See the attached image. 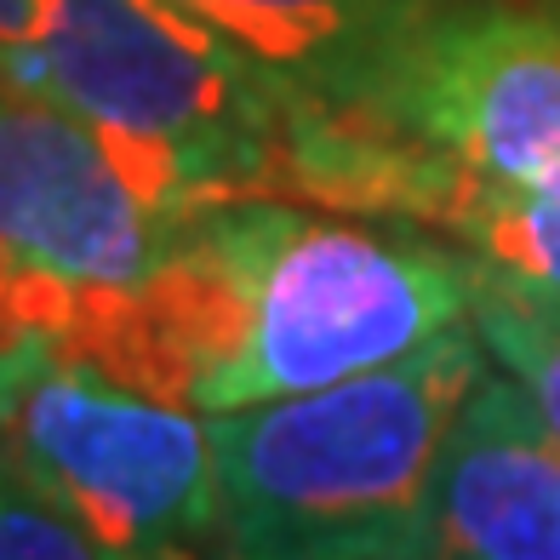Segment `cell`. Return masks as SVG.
I'll list each match as a JSON object with an SVG mask.
<instances>
[{"label": "cell", "instance_id": "cell-9", "mask_svg": "<svg viewBox=\"0 0 560 560\" xmlns=\"http://www.w3.org/2000/svg\"><path fill=\"white\" fill-rule=\"evenodd\" d=\"M469 326L487 343V361L515 377L560 435V292L480 269Z\"/></svg>", "mask_w": 560, "mask_h": 560}, {"label": "cell", "instance_id": "cell-4", "mask_svg": "<svg viewBox=\"0 0 560 560\" xmlns=\"http://www.w3.org/2000/svg\"><path fill=\"white\" fill-rule=\"evenodd\" d=\"M0 457L104 560H212V418L63 349L35 377Z\"/></svg>", "mask_w": 560, "mask_h": 560}, {"label": "cell", "instance_id": "cell-2", "mask_svg": "<svg viewBox=\"0 0 560 560\" xmlns=\"http://www.w3.org/2000/svg\"><path fill=\"white\" fill-rule=\"evenodd\" d=\"M475 326L310 395L212 418V560H435V475L469 389Z\"/></svg>", "mask_w": 560, "mask_h": 560}, {"label": "cell", "instance_id": "cell-10", "mask_svg": "<svg viewBox=\"0 0 560 560\" xmlns=\"http://www.w3.org/2000/svg\"><path fill=\"white\" fill-rule=\"evenodd\" d=\"M74 326V292L0 246V429L12 423L35 377L63 354Z\"/></svg>", "mask_w": 560, "mask_h": 560}, {"label": "cell", "instance_id": "cell-3", "mask_svg": "<svg viewBox=\"0 0 560 560\" xmlns=\"http://www.w3.org/2000/svg\"><path fill=\"white\" fill-rule=\"evenodd\" d=\"M0 74L81 115L172 212L280 195L310 97L177 0H52Z\"/></svg>", "mask_w": 560, "mask_h": 560}, {"label": "cell", "instance_id": "cell-7", "mask_svg": "<svg viewBox=\"0 0 560 560\" xmlns=\"http://www.w3.org/2000/svg\"><path fill=\"white\" fill-rule=\"evenodd\" d=\"M435 560H560V435L498 366L441 452Z\"/></svg>", "mask_w": 560, "mask_h": 560}, {"label": "cell", "instance_id": "cell-11", "mask_svg": "<svg viewBox=\"0 0 560 560\" xmlns=\"http://www.w3.org/2000/svg\"><path fill=\"white\" fill-rule=\"evenodd\" d=\"M0 560H104L52 503H40L0 457Z\"/></svg>", "mask_w": 560, "mask_h": 560}, {"label": "cell", "instance_id": "cell-1", "mask_svg": "<svg viewBox=\"0 0 560 560\" xmlns=\"http://www.w3.org/2000/svg\"><path fill=\"white\" fill-rule=\"evenodd\" d=\"M480 264L418 223L292 195H235L184 218L126 292L74 298L69 343L195 412L310 395L464 326Z\"/></svg>", "mask_w": 560, "mask_h": 560}, {"label": "cell", "instance_id": "cell-5", "mask_svg": "<svg viewBox=\"0 0 560 560\" xmlns=\"http://www.w3.org/2000/svg\"><path fill=\"white\" fill-rule=\"evenodd\" d=\"M332 120L475 184L560 195V0H452Z\"/></svg>", "mask_w": 560, "mask_h": 560}, {"label": "cell", "instance_id": "cell-8", "mask_svg": "<svg viewBox=\"0 0 560 560\" xmlns=\"http://www.w3.org/2000/svg\"><path fill=\"white\" fill-rule=\"evenodd\" d=\"M326 115H349L452 0H177Z\"/></svg>", "mask_w": 560, "mask_h": 560}, {"label": "cell", "instance_id": "cell-6", "mask_svg": "<svg viewBox=\"0 0 560 560\" xmlns=\"http://www.w3.org/2000/svg\"><path fill=\"white\" fill-rule=\"evenodd\" d=\"M184 218L81 115L0 74V246L12 258L74 298L126 292L166 258Z\"/></svg>", "mask_w": 560, "mask_h": 560}, {"label": "cell", "instance_id": "cell-12", "mask_svg": "<svg viewBox=\"0 0 560 560\" xmlns=\"http://www.w3.org/2000/svg\"><path fill=\"white\" fill-rule=\"evenodd\" d=\"M46 7H52V0H0V63L40 35Z\"/></svg>", "mask_w": 560, "mask_h": 560}]
</instances>
